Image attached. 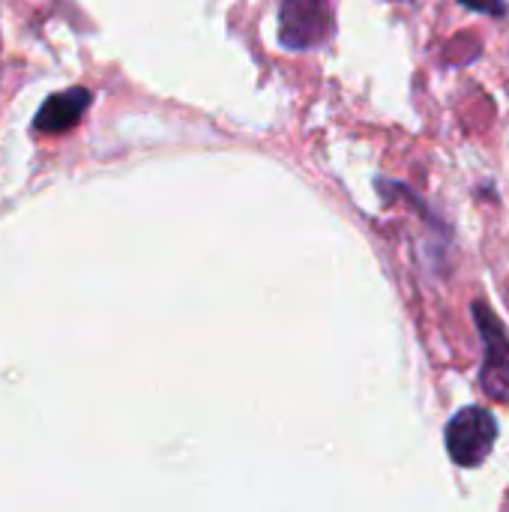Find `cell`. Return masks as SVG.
<instances>
[{"label":"cell","instance_id":"2","mask_svg":"<svg viewBox=\"0 0 509 512\" xmlns=\"http://www.w3.org/2000/svg\"><path fill=\"white\" fill-rule=\"evenodd\" d=\"M474 318L483 336V372L480 384L495 402H509V336L498 315L486 303H474Z\"/></svg>","mask_w":509,"mask_h":512},{"label":"cell","instance_id":"3","mask_svg":"<svg viewBox=\"0 0 509 512\" xmlns=\"http://www.w3.org/2000/svg\"><path fill=\"white\" fill-rule=\"evenodd\" d=\"M279 33L288 48H312L330 33V12L324 0H282Z\"/></svg>","mask_w":509,"mask_h":512},{"label":"cell","instance_id":"1","mask_svg":"<svg viewBox=\"0 0 509 512\" xmlns=\"http://www.w3.org/2000/svg\"><path fill=\"white\" fill-rule=\"evenodd\" d=\"M498 441V420L480 408L468 405L447 423V453L459 468H477L489 459Z\"/></svg>","mask_w":509,"mask_h":512},{"label":"cell","instance_id":"4","mask_svg":"<svg viewBox=\"0 0 509 512\" xmlns=\"http://www.w3.org/2000/svg\"><path fill=\"white\" fill-rule=\"evenodd\" d=\"M93 102V93L84 90V87H72V90H60V93H51L42 108L36 111L33 117V129L36 132H45V135H63L69 132L81 114L90 108Z\"/></svg>","mask_w":509,"mask_h":512},{"label":"cell","instance_id":"5","mask_svg":"<svg viewBox=\"0 0 509 512\" xmlns=\"http://www.w3.org/2000/svg\"><path fill=\"white\" fill-rule=\"evenodd\" d=\"M468 9L474 12H489V15H504V3L501 0H462Z\"/></svg>","mask_w":509,"mask_h":512}]
</instances>
